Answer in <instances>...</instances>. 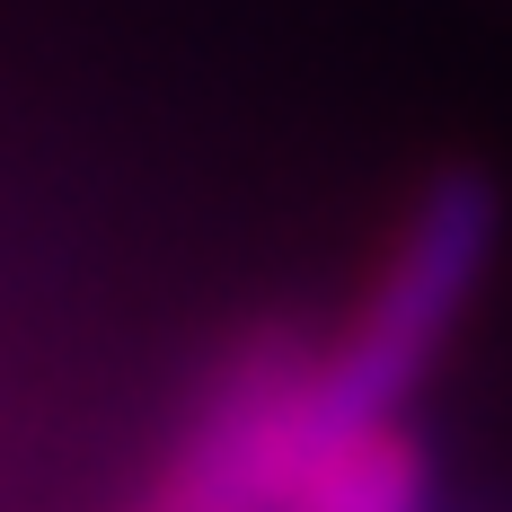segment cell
Wrapping results in <instances>:
<instances>
[{"label": "cell", "mask_w": 512, "mask_h": 512, "mask_svg": "<svg viewBox=\"0 0 512 512\" xmlns=\"http://www.w3.org/2000/svg\"><path fill=\"white\" fill-rule=\"evenodd\" d=\"M495 256V186L486 177H433L424 204L407 212V239L380 265L362 318L345 327L336 354H309L292 415H283V504H301V477L318 468L327 442H345L362 424H389L398 398L415 389V371L442 354V336L460 327L468 292L486 283Z\"/></svg>", "instance_id": "6da1fadb"}, {"label": "cell", "mask_w": 512, "mask_h": 512, "mask_svg": "<svg viewBox=\"0 0 512 512\" xmlns=\"http://www.w3.org/2000/svg\"><path fill=\"white\" fill-rule=\"evenodd\" d=\"M301 371H309V354H301V336H283V327H265L256 345H239V362L221 371V389L195 415L177 468L159 477L151 495L159 504H186V512L283 504V415H292Z\"/></svg>", "instance_id": "7a4b0ae2"}, {"label": "cell", "mask_w": 512, "mask_h": 512, "mask_svg": "<svg viewBox=\"0 0 512 512\" xmlns=\"http://www.w3.org/2000/svg\"><path fill=\"white\" fill-rule=\"evenodd\" d=\"M433 495V468L415 460V442L389 424H362L345 442H327L318 468L301 477V512H415Z\"/></svg>", "instance_id": "3957f363"}]
</instances>
